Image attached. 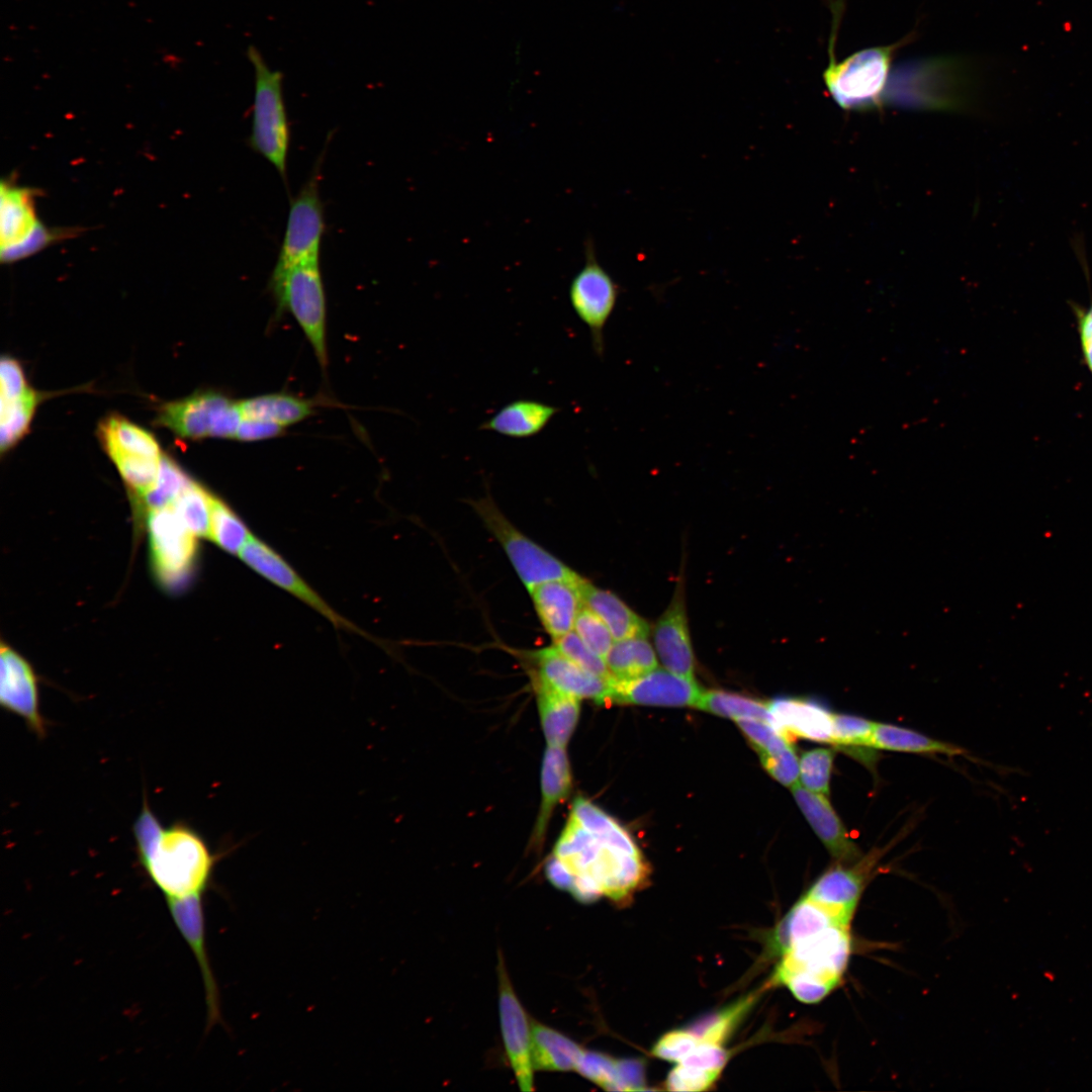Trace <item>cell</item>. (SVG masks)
Wrapping results in <instances>:
<instances>
[{"label": "cell", "instance_id": "1", "mask_svg": "<svg viewBox=\"0 0 1092 1092\" xmlns=\"http://www.w3.org/2000/svg\"><path fill=\"white\" fill-rule=\"evenodd\" d=\"M551 855L564 871L562 890L583 903L605 896L622 905L647 882L649 875L642 854L625 850L570 815Z\"/></svg>", "mask_w": 1092, "mask_h": 1092}, {"label": "cell", "instance_id": "2", "mask_svg": "<svg viewBox=\"0 0 1092 1092\" xmlns=\"http://www.w3.org/2000/svg\"><path fill=\"white\" fill-rule=\"evenodd\" d=\"M132 832L140 864L165 900L203 896L219 854L194 828L177 821L163 827L144 797Z\"/></svg>", "mask_w": 1092, "mask_h": 1092}, {"label": "cell", "instance_id": "3", "mask_svg": "<svg viewBox=\"0 0 1092 1092\" xmlns=\"http://www.w3.org/2000/svg\"><path fill=\"white\" fill-rule=\"evenodd\" d=\"M851 925L819 930L782 949L771 983L786 986L799 1001L818 1003L841 985L851 956Z\"/></svg>", "mask_w": 1092, "mask_h": 1092}, {"label": "cell", "instance_id": "4", "mask_svg": "<svg viewBox=\"0 0 1092 1092\" xmlns=\"http://www.w3.org/2000/svg\"><path fill=\"white\" fill-rule=\"evenodd\" d=\"M832 16L828 39V64L823 72L825 87L834 102L845 110L868 111L884 105L896 52L912 40L913 32L899 41L859 50L840 62L835 55L845 0H828Z\"/></svg>", "mask_w": 1092, "mask_h": 1092}, {"label": "cell", "instance_id": "5", "mask_svg": "<svg viewBox=\"0 0 1092 1092\" xmlns=\"http://www.w3.org/2000/svg\"><path fill=\"white\" fill-rule=\"evenodd\" d=\"M254 69V99L249 147L267 160L287 181L290 124L283 95V74L272 69L254 46L247 49Z\"/></svg>", "mask_w": 1092, "mask_h": 1092}, {"label": "cell", "instance_id": "6", "mask_svg": "<svg viewBox=\"0 0 1092 1092\" xmlns=\"http://www.w3.org/2000/svg\"><path fill=\"white\" fill-rule=\"evenodd\" d=\"M968 83L962 59H917L895 69L886 97L905 107L948 109L962 104Z\"/></svg>", "mask_w": 1092, "mask_h": 1092}, {"label": "cell", "instance_id": "7", "mask_svg": "<svg viewBox=\"0 0 1092 1092\" xmlns=\"http://www.w3.org/2000/svg\"><path fill=\"white\" fill-rule=\"evenodd\" d=\"M322 157L298 194L291 200L283 241L268 289L276 288L296 265L320 259L326 223L320 194Z\"/></svg>", "mask_w": 1092, "mask_h": 1092}, {"label": "cell", "instance_id": "8", "mask_svg": "<svg viewBox=\"0 0 1092 1092\" xmlns=\"http://www.w3.org/2000/svg\"><path fill=\"white\" fill-rule=\"evenodd\" d=\"M487 530L502 545L528 592L553 579H577L578 573L517 529L489 493L469 502Z\"/></svg>", "mask_w": 1092, "mask_h": 1092}, {"label": "cell", "instance_id": "9", "mask_svg": "<svg viewBox=\"0 0 1092 1092\" xmlns=\"http://www.w3.org/2000/svg\"><path fill=\"white\" fill-rule=\"evenodd\" d=\"M278 312L288 311L310 344L318 364L328 365L327 305L320 259L294 266L270 291Z\"/></svg>", "mask_w": 1092, "mask_h": 1092}, {"label": "cell", "instance_id": "10", "mask_svg": "<svg viewBox=\"0 0 1092 1092\" xmlns=\"http://www.w3.org/2000/svg\"><path fill=\"white\" fill-rule=\"evenodd\" d=\"M242 419L239 401L206 390L162 404L156 423L184 439H235Z\"/></svg>", "mask_w": 1092, "mask_h": 1092}, {"label": "cell", "instance_id": "11", "mask_svg": "<svg viewBox=\"0 0 1092 1092\" xmlns=\"http://www.w3.org/2000/svg\"><path fill=\"white\" fill-rule=\"evenodd\" d=\"M584 264L573 276L568 287L570 305L585 325L592 348L600 358L605 354V328L612 316L620 286L597 260L592 240L584 244Z\"/></svg>", "mask_w": 1092, "mask_h": 1092}, {"label": "cell", "instance_id": "12", "mask_svg": "<svg viewBox=\"0 0 1092 1092\" xmlns=\"http://www.w3.org/2000/svg\"><path fill=\"white\" fill-rule=\"evenodd\" d=\"M147 528L158 579L171 590L179 589L192 574L197 537L171 505L148 511Z\"/></svg>", "mask_w": 1092, "mask_h": 1092}, {"label": "cell", "instance_id": "13", "mask_svg": "<svg viewBox=\"0 0 1092 1092\" xmlns=\"http://www.w3.org/2000/svg\"><path fill=\"white\" fill-rule=\"evenodd\" d=\"M498 1013L500 1030L510 1066L522 1091L534 1090L531 1020L517 997L507 972L504 957L498 953Z\"/></svg>", "mask_w": 1092, "mask_h": 1092}, {"label": "cell", "instance_id": "14", "mask_svg": "<svg viewBox=\"0 0 1092 1092\" xmlns=\"http://www.w3.org/2000/svg\"><path fill=\"white\" fill-rule=\"evenodd\" d=\"M0 705L20 719L39 739L48 734V721L39 706L38 678L32 665L11 646L1 643Z\"/></svg>", "mask_w": 1092, "mask_h": 1092}, {"label": "cell", "instance_id": "15", "mask_svg": "<svg viewBox=\"0 0 1092 1092\" xmlns=\"http://www.w3.org/2000/svg\"><path fill=\"white\" fill-rule=\"evenodd\" d=\"M703 690L695 679L667 669L655 668L645 674L612 678L611 703L661 707H696Z\"/></svg>", "mask_w": 1092, "mask_h": 1092}, {"label": "cell", "instance_id": "16", "mask_svg": "<svg viewBox=\"0 0 1092 1092\" xmlns=\"http://www.w3.org/2000/svg\"><path fill=\"white\" fill-rule=\"evenodd\" d=\"M528 655L533 662L531 677L579 700H592L599 705L611 703L613 677L607 678L583 669L554 645Z\"/></svg>", "mask_w": 1092, "mask_h": 1092}, {"label": "cell", "instance_id": "17", "mask_svg": "<svg viewBox=\"0 0 1092 1092\" xmlns=\"http://www.w3.org/2000/svg\"><path fill=\"white\" fill-rule=\"evenodd\" d=\"M239 556L253 570L315 609L335 626L365 634L336 613L279 554L255 536L251 535Z\"/></svg>", "mask_w": 1092, "mask_h": 1092}, {"label": "cell", "instance_id": "18", "mask_svg": "<svg viewBox=\"0 0 1092 1092\" xmlns=\"http://www.w3.org/2000/svg\"><path fill=\"white\" fill-rule=\"evenodd\" d=\"M657 656L665 669L695 679V656L690 636L682 581L677 583L672 600L657 620L653 630Z\"/></svg>", "mask_w": 1092, "mask_h": 1092}, {"label": "cell", "instance_id": "19", "mask_svg": "<svg viewBox=\"0 0 1092 1092\" xmlns=\"http://www.w3.org/2000/svg\"><path fill=\"white\" fill-rule=\"evenodd\" d=\"M203 896L166 900L171 917L196 958L200 968L207 1006V1027L220 1022L219 992L205 944Z\"/></svg>", "mask_w": 1092, "mask_h": 1092}, {"label": "cell", "instance_id": "20", "mask_svg": "<svg viewBox=\"0 0 1092 1092\" xmlns=\"http://www.w3.org/2000/svg\"><path fill=\"white\" fill-rule=\"evenodd\" d=\"M583 579L581 576L548 580L529 590L541 624L553 640L573 630L583 607L580 590Z\"/></svg>", "mask_w": 1092, "mask_h": 1092}, {"label": "cell", "instance_id": "21", "mask_svg": "<svg viewBox=\"0 0 1092 1092\" xmlns=\"http://www.w3.org/2000/svg\"><path fill=\"white\" fill-rule=\"evenodd\" d=\"M792 793L800 810L825 847L840 862H853L859 857L858 846L853 842L827 796L811 792L799 784Z\"/></svg>", "mask_w": 1092, "mask_h": 1092}, {"label": "cell", "instance_id": "22", "mask_svg": "<svg viewBox=\"0 0 1092 1092\" xmlns=\"http://www.w3.org/2000/svg\"><path fill=\"white\" fill-rule=\"evenodd\" d=\"M767 707L772 725L790 739L801 737L830 743L833 713L822 705L799 698H777Z\"/></svg>", "mask_w": 1092, "mask_h": 1092}, {"label": "cell", "instance_id": "23", "mask_svg": "<svg viewBox=\"0 0 1092 1092\" xmlns=\"http://www.w3.org/2000/svg\"><path fill=\"white\" fill-rule=\"evenodd\" d=\"M572 788V775L565 748L547 746L541 768V805L530 844L534 850L543 846L549 821L556 806Z\"/></svg>", "mask_w": 1092, "mask_h": 1092}, {"label": "cell", "instance_id": "24", "mask_svg": "<svg viewBox=\"0 0 1092 1092\" xmlns=\"http://www.w3.org/2000/svg\"><path fill=\"white\" fill-rule=\"evenodd\" d=\"M548 746L565 748L577 725L580 700L531 677Z\"/></svg>", "mask_w": 1092, "mask_h": 1092}, {"label": "cell", "instance_id": "25", "mask_svg": "<svg viewBox=\"0 0 1092 1092\" xmlns=\"http://www.w3.org/2000/svg\"><path fill=\"white\" fill-rule=\"evenodd\" d=\"M559 411V407L540 400L519 398L506 403L481 423L479 430L527 439L540 434Z\"/></svg>", "mask_w": 1092, "mask_h": 1092}, {"label": "cell", "instance_id": "26", "mask_svg": "<svg viewBox=\"0 0 1092 1092\" xmlns=\"http://www.w3.org/2000/svg\"><path fill=\"white\" fill-rule=\"evenodd\" d=\"M583 606L597 614L610 629L615 641L647 637L648 623L631 610L618 596L600 588L586 579L580 585Z\"/></svg>", "mask_w": 1092, "mask_h": 1092}, {"label": "cell", "instance_id": "27", "mask_svg": "<svg viewBox=\"0 0 1092 1092\" xmlns=\"http://www.w3.org/2000/svg\"><path fill=\"white\" fill-rule=\"evenodd\" d=\"M33 190L1 184V251L27 240L40 225L35 215Z\"/></svg>", "mask_w": 1092, "mask_h": 1092}, {"label": "cell", "instance_id": "28", "mask_svg": "<svg viewBox=\"0 0 1092 1092\" xmlns=\"http://www.w3.org/2000/svg\"><path fill=\"white\" fill-rule=\"evenodd\" d=\"M531 1052L535 1070L576 1071L585 1050L568 1036L541 1022L531 1020Z\"/></svg>", "mask_w": 1092, "mask_h": 1092}, {"label": "cell", "instance_id": "29", "mask_svg": "<svg viewBox=\"0 0 1092 1092\" xmlns=\"http://www.w3.org/2000/svg\"><path fill=\"white\" fill-rule=\"evenodd\" d=\"M97 435L110 459L116 456L163 457L157 440L150 432L118 415H110L101 421Z\"/></svg>", "mask_w": 1092, "mask_h": 1092}, {"label": "cell", "instance_id": "30", "mask_svg": "<svg viewBox=\"0 0 1092 1092\" xmlns=\"http://www.w3.org/2000/svg\"><path fill=\"white\" fill-rule=\"evenodd\" d=\"M244 418L269 421L284 428L308 418L314 403L283 392L267 393L239 400Z\"/></svg>", "mask_w": 1092, "mask_h": 1092}, {"label": "cell", "instance_id": "31", "mask_svg": "<svg viewBox=\"0 0 1092 1092\" xmlns=\"http://www.w3.org/2000/svg\"><path fill=\"white\" fill-rule=\"evenodd\" d=\"M576 1072L606 1090H638L639 1067L607 1055L585 1051Z\"/></svg>", "mask_w": 1092, "mask_h": 1092}, {"label": "cell", "instance_id": "32", "mask_svg": "<svg viewBox=\"0 0 1092 1092\" xmlns=\"http://www.w3.org/2000/svg\"><path fill=\"white\" fill-rule=\"evenodd\" d=\"M647 637H631L614 642L605 660L612 677L626 679L657 667V658Z\"/></svg>", "mask_w": 1092, "mask_h": 1092}, {"label": "cell", "instance_id": "33", "mask_svg": "<svg viewBox=\"0 0 1092 1092\" xmlns=\"http://www.w3.org/2000/svg\"><path fill=\"white\" fill-rule=\"evenodd\" d=\"M869 747L876 749L915 752L961 754L962 749L951 744L929 738L910 729L891 724L876 723Z\"/></svg>", "mask_w": 1092, "mask_h": 1092}, {"label": "cell", "instance_id": "34", "mask_svg": "<svg viewBox=\"0 0 1092 1092\" xmlns=\"http://www.w3.org/2000/svg\"><path fill=\"white\" fill-rule=\"evenodd\" d=\"M41 397L40 393L30 387L16 398H1V453L10 450L25 435Z\"/></svg>", "mask_w": 1092, "mask_h": 1092}, {"label": "cell", "instance_id": "35", "mask_svg": "<svg viewBox=\"0 0 1092 1092\" xmlns=\"http://www.w3.org/2000/svg\"><path fill=\"white\" fill-rule=\"evenodd\" d=\"M696 708L735 720L756 719L772 724L767 704L730 692L703 691Z\"/></svg>", "mask_w": 1092, "mask_h": 1092}, {"label": "cell", "instance_id": "36", "mask_svg": "<svg viewBox=\"0 0 1092 1092\" xmlns=\"http://www.w3.org/2000/svg\"><path fill=\"white\" fill-rule=\"evenodd\" d=\"M213 497L201 484L191 479L171 506L196 537H209Z\"/></svg>", "mask_w": 1092, "mask_h": 1092}, {"label": "cell", "instance_id": "37", "mask_svg": "<svg viewBox=\"0 0 1092 1092\" xmlns=\"http://www.w3.org/2000/svg\"><path fill=\"white\" fill-rule=\"evenodd\" d=\"M580 825L603 835L634 854H641L630 833L613 817L583 797H577L570 811Z\"/></svg>", "mask_w": 1092, "mask_h": 1092}, {"label": "cell", "instance_id": "38", "mask_svg": "<svg viewBox=\"0 0 1092 1092\" xmlns=\"http://www.w3.org/2000/svg\"><path fill=\"white\" fill-rule=\"evenodd\" d=\"M251 535L241 518L225 503L214 496L208 538L222 550L239 554Z\"/></svg>", "mask_w": 1092, "mask_h": 1092}, {"label": "cell", "instance_id": "39", "mask_svg": "<svg viewBox=\"0 0 1092 1092\" xmlns=\"http://www.w3.org/2000/svg\"><path fill=\"white\" fill-rule=\"evenodd\" d=\"M191 479L174 460L163 455L156 483L136 499L148 511L170 506Z\"/></svg>", "mask_w": 1092, "mask_h": 1092}, {"label": "cell", "instance_id": "40", "mask_svg": "<svg viewBox=\"0 0 1092 1092\" xmlns=\"http://www.w3.org/2000/svg\"><path fill=\"white\" fill-rule=\"evenodd\" d=\"M834 751L818 747L804 752L799 759V778L805 789L828 796Z\"/></svg>", "mask_w": 1092, "mask_h": 1092}, {"label": "cell", "instance_id": "41", "mask_svg": "<svg viewBox=\"0 0 1092 1092\" xmlns=\"http://www.w3.org/2000/svg\"><path fill=\"white\" fill-rule=\"evenodd\" d=\"M753 1001L754 996H748L741 1001L730 1005L726 1009L711 1015L695 1025L691 1030L703 1042L722 1044L736 1022L749 1009Z\"/></svg>", "mask_w": 1092, "mask_h": 1092}, {"label": "cell", "instance_id": "42", "mask_svg": "<svg viewBox=\"0 0 1092 1092\" xmlns=\"http://www.w3.org/2000/svg\"><path fill=\"white\" fill-rule=\"evenodd\" d=\"M754 749L760 755H776L793 746V740L772 724L756 719L736 720Z\"/></svg>", "mask_w": 1092, "mask_h": 1092}, {"label": "cell", "instance_id": "43", "mask_svg": "<svg viewBox=\"0 0 1092 1092\" xmlns=\"http://www.w3.org/2000/svg\"><path fill=\"white\" fill-rule=\"evenodd\" d=\"M553 645L583 669L607 678L612 677L605 658L590 649L573 630L554 639Z\"/></svg>", "mask_w": 1092, "mask_h": 1092}, {"label": "cell", "instance_id": "44", "mask_svg": "<svg viewBox=\"0 0 1092 1092\" xmlns=\"http://www.w3.org/2000/svg\"><path fill=\"white\" fill-rule=\"evenodd\" d=\"M573 631L590 649L604 658L615 642L604 621L584 606L575 619Z\"/></svg>", "mask_w": 1092, "mask_h": 1092}, {"label": "cell", "instance_id": "45", "mask_svg": "<svg viewBox=\"0 0 1092 1092\" xmlns=\"http://www.w3.org/2000/svg\"><path fill=\"white\" fill-rule=\"evenodd\" d=\"M875 722L844 714H833L830 743L843 746L869 747Z\"/></svg>", "mask_w": 1092, "mask_h": 1092}, {"label": "cell", "instance_id": "46", "mask_svg": "<svg viewBox=\"0 0 1092 1092\" xmlns=\"http://www.w3.org/2000/svg\"><path fill=\"white\" fill-rule=\"evenodd\" d=\"M700 1042L701 1039L691 1029H674L663 1034L651 1052L659 1059L678 1063Z\"/></svg>", "mask_w": 1092, "mask_h": 1092}, {"label": "cell", "instance_id": "47", "mask_svg": "<svg viewBox=\"0 0 1092 1092\" xmlns=\"http://www.w3.org/2000/svg\"><path fill=\"white\" fill-rule=\"evenodd\" d=\"M764 769L779 783L794 787L799 779V759L793 746L776 755H760Z\"/></svg>", "mask_w": 1092, "mask_h": 1092}, {"label": "cell", "instance_id": "48", "mask_svg": "<svg viewBox=\"0 0 1092 1092\" xmlns=\"http://www.w3.org/2000/svg\"><path fill=\"white\" fill-rule=\"evenodd\" d=\"M64 235H66L65 231L50 230L40 223L27 240L17 246L1 251V260L10 263L26 258L40 251L50 243L64 237Z\"/></svg>", "mask_w": 1092, "mask_h": 1092}, {"label": "cell", "instance_id": "49", "mask_svg": "<svg viewBox=\"0 0 1092 1092\" xmlns=\"http://www.w3.org/2000/svg\"><path fill=\"white\" fill-rule=\"evenodd\" d=\"M0 378L1 398H16L30 388L21 365L9 356L1 359Z\"/></svg>", "mask_w": 1092, "mask_h": 1092}, {"label": "cell", "instance_id": "50", "mask_svg": "<svg viewBox=\"0 0 1092 1092\" xmlns=\"http://www.w3.org/2000/svg\"><path fill=\"white\" fill-rule=\"evenodd\" d=\"M1070 307L1076 318L1083 361L1092 376V300L1087 306L1070 302Z\"/></svg>", "mask_w": 1092, "mask_h": 1092}, {"label": "cell", "instance_id": "51", "mask_svg": "<svg viewBox=\"0 0 1092 1092\" xmlns=\"http://www.w3.org/2000/svg\"><path fill=\"white\" fill-rule=\"evenodd\" d=\"M284 429L269 421L243 417L235 439L244 442L271 439L280 436Z\"/></svg>", "mask_w": 1092, "mask_h": 1092}]
</instances>
